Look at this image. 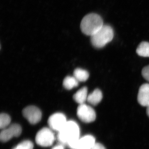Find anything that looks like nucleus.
Here are the masks:
<instances>
[{"mask_svg":"<svg viewBox=\"0 0 149 149\" xmlns=\"http://www.w3.org/2000/svg\"><path fill=\"white\" fill-rule=\"evenodd\" d=\"M80 130L76 122L68 121L58 134V140L62 145H67L71 149H76L77 142L80 139Z\"/></svg>","mask_w":149,"mask_h":149,"instance_id":"obj_1","label":"nucleus"},{"mask_svg":"<svg viewBox=\"0 0 149 149\" xmlns=\"http://www.w3.org/2000/svg\"><path fill=\"white\" fill-rule=\"evenodd\" d=\"M101 17L95 13H91L84 17L80 24V29L83 34L92 36L103 26Z\"/></svg>","mask_w":149,"mask_h":149,"instance_id":"obj_2","label":"nucleus"},{"mask_svg":"<svg viewBox=\"0 0 149 149\" xmlns=\"http://www.w3.org/2000/svg\"><path fill=\"white\" fill-rule=\"evenodd\" d=\"M114 32L109 25H104L98 32L91 36V42L97 48H102L110 42L113 39Z\"/></svg>","mask_w":149,"mask_h":149,"instance_id":"obj_3","label":"nucleus"},{"mask_svg":"<svg viewBox=\"0 0 149 149\" xmlns=\"http://www.w3.org/2000/svg\"><path fill=\"white\" fill-rule=\"evenodd\" d=\"M54 140L53 133L50 128H42L38 131L35 138L36 143L39 146L44 147L50 146Z\"/></svg>","mask_w":149,"mask_h":149,"instance_id":"obj_4","label":"nucleus"},{"mask_svg":"<svg viewBox=\"0 0 149 149\" xmlns=\"http://www.w3.org/2000/svg\"><path fill=\"white\" fill-rule=\"evenodd\" d=\"M77 114L81 121L86 123L93 122L96 119L95 111L92 107L85 104H79L77 109Z\"/></svg>","mask_w":149,"mask_h":149,"instance_id":"obj_5","label":"nucleus"},{"mask_svg":"<svg viewBox=\"0 0 149 149\" xmlns=\"http://www.w3.org/2000/svg\"><path fill=\"white\" fill-rule=\"evenodd\" d=\"M65 115L61 113H56L51 115L48 120V125L52 130L60 131L67 122Z\"/></svg>","mask_w":149,"mask_h":149,"instance_id":"obj_6","label":"nucleus"},{"mask_svg":"<svg viewBox=\"0 0 149 149\" xmlns=\"http://www.w3.org/2000/svg\"><path fill=\"white\" fill-rule=\"evenodd\" d=\"M22 114L30 123L36 124L42 119V113L37 107L30 106L25 108L22 111Z\"/></svg>","mask_w":149,"mask_h":149,"instance_id":"obj_7","label":"nucleus"},{"mask_svg":"<svg viewBox=\"0 0 149 149\" xmlns=\"http://www.w3.org/2000/svg\"><path fill=\"white\" fill-rule=\"evenodd\" d=\"M20 125L13 124L7 128L3 129L0 134V139L3 142H7L14 137H18L22 133Z\"/></svg>","mask_w":149,"mask_h":149,"instance_id":"obj_8","label":"nucleus"},{"mask_svg":"<svg viewBox=\"0 0 149 149\" xmlns=\"http://www.w3.org/2000/svg\"><path fill=\"white\" fill-rule=\"evenodd\" d=\"M138 101L142 106L149 105V84H144L139 88Z\"/></svg>","mask_w":149,"mask_h":149,"instance_id":"obj_9","label":"nucleus"},{"mask_svg":"<svg viewBox=\"0 0 149 149\" xmlns=\"http://www.w3.org/2000/svg\"><path fill=\"white\" fill-rule=\"evenodd\" d=\"M95 143L94 136L86 135L79 139L76 149H92Z\"/></svg>","mask_w":149,"mask_h":149,"instance_id":"obj_10","label":"nucleus"},{"mask_svg":"<svg viewBox=\"0 0 149 149\" xmlns=\"http://www.w3.org/2000/svg\"><path fill=\"white\" fill-rule=\"evenodd\" d=\"M88 88L87 87H83L74 94L73 96V99L75 102L79 104H85L88 99Z\"/></svg>","mask_w":149,"mask_h":149,"instance_id":"obj_11","label":"nucleus"},{"mask_svg":"<svg viewBox=\"0 0 149 149\" xmlns=\"http://www.w3.org/2000/svg\"><path fill=\"white\" fill-rule=\"evenodd\" d=\"M102 98L101 91L98 89H96L93 93L88 95L87 101L91 104L96 106L100 102Z\"/></svg>","mask_w":149,"mask_h":149,"instance_id":"obj_12","label":"nucleus"},{"mask_svg":"<svg viewBox=\"0 0 149 149\" xmlns=\"http://www.w3.org/2000/svg\"><path fill=\"white\" fill-rule=\"evenodd\" d=\"M73 76L78 82H85L89 78V74L87 70L78 68L74 70Z\"/></svg>","mask_w":149,"mask_h":149,"instance_id":"obj_13","label":"nucleus"},{"mask_svg":"<svg viewBox=\"0 0 149 149\" xmlns=\"http://www.w3.org/2000/svg\"><path fill=\"white\" fill-rule=\"evenodd\" d=\"M63 84L65 88L67 90H70L77 87L79 82L74 76H68L65 78Z\"/></svg>","mask_w":149,"mask_h":149,"instance_id":"obj_14","label":"nucleus"},{"mask_svg":"<svg viewBox=\"0 0 149 149\" xmlns=\"http://www.w3.org/2000/svg\"><path fill=\"white\" fill-rule=\"evenodd\" d=\"M139 56L144 57H149V43L143 42L139 45L136 49Z\"/></svg>","mask_w":149,"mask_h":149,"instance_id":"obj_15","label":"nucleus"},{"mask_svg":"<svg viewBox=\"0 0 149 149\" xmlns=\"http://www.w3.org/2000/svg\"><path fill=\"white\" fill-rule=\"evenodd\" d=\"M11 121L10 117L6 113H1L0 116V128L1 129H5L7 127Z\"/></svg>","mask_w":149,"mask_h":149,"instance_id":"obj_16","label":"nucleus"},{"mask_svg":"<svg viewBox=\"0 0 149 149\" xmlns=\"http://www.w3.org/2000/svg\"><path fill=\"white\" fill-rule=\"evenodd\" d=\"M34 145L31 141H24L17 145L13 149H33Z\"/></svg>","mask_w":149,"mask_h":149,"instance_id":"obj_17","label":"nucleus"},{"mask_svg":"<svg viewBox=\"0 0 149 149\" xmlns=\"http://www.w3.org/2000/svg\"><path fill=\"white\" fill-rule=\"evenodd\" d=\"M142 74L143 77L149 82V65L144 67L142 70Z\"/></svg>","mask_w":149,"mask_h":149,"instance_id":"obj_18","label":"nucleus"},{"mask_svg":"<svg viewBox=\"0 0 149 149\" xmlns=\"http://www.w3.org/2000/svg\"><path fill=\"white\" fill-rule=\"evenodd\" d=\"M92 149H106L103 145L100 143H95Z\"/></svg>","mask_w":149,"mask_h":149,"instance_id":"obj_19","label":"nucleus"},{"mask_svg":"<svg viewBox=\"0 0 149 149\" xmlns=\"http://www.w3.org/2000/svg\"><path fill=\"white\" fill-rule=\"evenodd\" d=\"M52 149H64V148L63 145L60 144V145H57V146H55Z\"/></svg>","mask_w":149,"mask_h":149,"instance_id":"obj_20","label":"nucleus"},{"mask_svg":"<svg viewBox=\"0 0 149 149\" xmlns=\"http://www.w3.org/2000/svg\"><path fill=\"white\" fill-rule=\"evenodd\" d=\"M146 112L147 114L149 117V105L147 107Z\"/></svg>","mask_w":149,"mask_h":149,"instance_id":"obj_21","label":"nucleus"}]
</instances>
